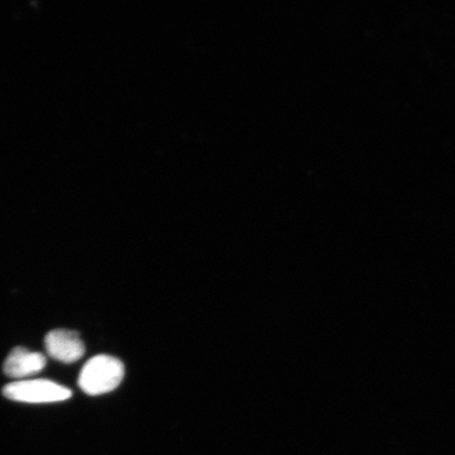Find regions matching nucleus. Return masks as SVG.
I'll use <instances>...</instances> for the list:
<instances>
[{
  "mask_svg": "<svg viewBox=\"0 0 455 455\" xmlns=\"http://www.w3.org/2000/svg\"><path fill=\"white\" fill-rule=\"evenodd\" d=\"M3 394L9 400L31 403L62 402L72 396L67 387L48 379L17 380L5 385Z\"/></svg>",
  "mask_w": 455,
  "mask_h": 455,
  "instance_id": "obj_2",
  "label": "nucleus"
},
{
  "mask_svg": "<svg viewBox=\"0 0 455 455\" xmlns=\"http://www.w3.org/2000/svg\"><path fill=\"white\" fill-rule=\"evenodd\" d=\"M124 375L123 363L100 355L91 358L79 374L78 385L89 395H100L116 389Z\"/></svg>",
  "mask_w": 455,
  "mask_h": 455,
  "instance_id": "obj_1",
  "label": "nucleus"
},
{
  "mask_svg": "<svg viewBox=\"0 0 455 455\" xmlns=\"http://www.w3.org/2000/svg\"><path fill=\"white\" fill-rule=\"evenodd\" d=\"M45 363L47 360L43 354L16 347L5 358L4 372L8 378L21 379L41 372Z\"/></svg>",
  "mask_w": 455,
  "mask_h": 455,
  "instance_id": "obj_4",
  "label": "nucleus"
},
{
  "mask_svg": "<svg viewBox=\"0 0 455 455\" xmlns=\"http://www.w3.org/2000/svg\"><path fill=\"white\" fill-rule=\"evenodd\" d=\"M45 350L54 360L71 363L84 355V344L79 334L71 330L56 329L45 335Z\"/></svg>",
  "mask_w": 455,
  "mask_h": 455,
  "instance_id": "obj_3",
  "label": "nucleus"
}]
</instances>
